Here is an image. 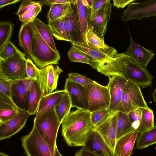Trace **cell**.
Wrapping results in <instances>:
<instances>
[{"mask_svg": "<svg viewBox=\"0 0 156 156\" xmlns=\"http://www.w3.org/2000/svg\"><path fill=\"white\" fill-rule=\"evenodd\" d=\"M132 124L133 127L136 130L138 128L142 116V112L140 108L132 111L128 114Z\"/></svg>", "mask_w": 156, "mask_h": 156, "instance_id": "43", "label": "cell"}, {"mask_svg": "<svg viewBox=\"0 0 156 156\" xmlns=\"http://www.w3.org/2000/svg\"><path fill=\"white\" fill-rule=\"evenodd\" d=\"M74 0H41L37 2L42 4L47 5L50 7L52 5L55 4H63L72 2Z\"/></svg>", "mask_w": 156, "mask_h": 156, "instance_id": "46", "label": "cell"}, {"mask_svg": "<svg viewBox=\"0 0 156 156\" xmlns=\"http://www.w3.org/2000/svg\"><path fill=\"white\" fill-rule=\"evenodd\" d=\"M22 53L9 40L0 50V58L5 59L16 54Z\"/></svg>", "mask_w": 156, "mask_h": 156, "instance_id": "36", "label": "cell"}, {"mask_svg": "<svg viewBox=\"0 0 156 156\" xmlns=\"http://www.w3.org/2000/svg\"><path fill=\"white\" fill-rule=\"evenodd\" d=\"M67 79L70 81L85 86L93 83L94 81L86 76L77 73H71L68 74Z\"/></svg>", "mask_w": 156, "mask_h": 156, "instance_id": "39", "label": "cell"}, {"mask_svg": "<svg viewBox=\"0 0 156 156\" xmlns=\"http://www.w3.org/2000/svg\"><path fill=\"white\" fill-rule=\"evenodd\" d=\"M71 43L72 46L94 58L100 65L109 61L117 53L116 50L112 47L110 46L106 49H98L89 43Z\"/></svg>", "mask_w": 156, "mask_h": 156, "instance_id": "14", "label": "cell"}, {"mask_svg": "<svg viewBox=\"0 0 156 156\" xmlns=\"http://www.w3.org/2000/svg\"><path fill=\"white\" fill-rule=\"evenodd\" d=\"M0 92L4 94L12 99L11 83L9 80L1 73H0Z\"/></svg>", "mask_w": 156, "mask_h": 156, "instance_id": "41", "label": "cell"}, {"mask_svg": "<svg viewBox=\"0 0 156 156\" xmlns=\"http://www.w3.org/2000/svg\"><path fill=\"white\" fill-rule=\"evenodd\" d=\"M20 1V0H0V9L7 5L16 3Z\"/></svg>", "mask_w": 156, "mask_h": 156, "instance_id": "51", "label": "cell"}, {"mask_svg": "<svg viewBox=\"0 0 156 156\" xmlns=\"http://www.w3.org/2000/svg\"><path fill=\"white\" fill-rule=\"evenodd\" d=\"M76 2L81 30L86 40V33L90 29L92 8L88 5L86 0H76Z\"/></svg>", "mask_w": 156, "mask_h": 156, "instance_id": "22", "label": "cell"}, {"mask_svg": "<svg viewBox=\"0 0 156 156\" xmlns=\"http://www.w3.org/2000/svg\"><path fill=\"white\" fill-rule=\"evenodd\" d=\"M0 109L20 110L10 98L1 92H0Z\"/></svg>", "mask_w": 156, "mask_h": 156, "instance_id": "40", "label": "cell"}, {"mask_svg": "<svg viewBox=\"0 0 156 156\" xmlns=\"http://www.w3.org/2000/svg\"></svg>", "mask_w": 156, "mask_h": 156, "instance_id": "54", "label": "cell"}, {"mask_svg": "<svg viewBox=\"0 0 156 156\" xmlns=\"http://www.w3.org/2000/svg\"><path fill=\"white\" fill-rule=\"evenodd\" d=\"M153 16H156V0L144 2H132L129 4L124 12L121 19L126 22Z\"/></svg>", "mask_w": 156, "mask_h": 156, "instance_id": "10", "label": "cell"}, {"mask_svg": "<svg viewBox=\"0 0 156 156\" xmlns=\"http://www.w3.org/2000/svg\"><path fill=\"white\" fill-rule=\"evenodd\" d=\"M136 130L128 116V114L117 111L116 119V139Z\"/></svg>", "mask_w": 156, "mask_h": 156, "instance_id": "26", "label": "cell"}, {"mask_svg": "<svg viewBox=\"0 0 156 156\" xmlns=\"http://www.w3.org/2000/svg\"><path fill=\"white\" fill-rule=\"evenodd\" d=\"M14 25L10 22L0 23V50L7 41L10 40Z\"/></svg>", "mask_w": 156, "mask_h": 156, "instance_id": "33", "label": "cell"}, {"mask_svg": "<svg viewBox=\"0 0 156 156\" xmlns=\"http://www.w3.org/2000/svg\"><path fill=\"white\" fill-rule=\"evenodd\" d=\"M62 4H55L52 5L47 14V18L48 21H52L58 9L62 5Z\"/></svg>", "mask_w": 156, "mask_h": 156, "instance_id": "47", "label": "cell"}, {"mask_svg": "<svg viewBox=\"0 0 156 156\" xmlns=\"http://www.w3.org/2000/svg\"><path fill=\"white\" fill-rule=\"evenodd\" d=\"M152 96L154 102L156 103V87L152 93Z\"/></svg>", "mask_w": 156, "mask_h": 156, "instance_id": "52", "label": "cell"}, {"mask_svg": "<svg viewBox=\"0 0 156 156\" xmlns=\"http://www.w3.org/2000/svg\"><path fill=\"white\" fill-rule=\"evenodd\" d=\"M35 26L43 39L55 51H58L57 50L53 37V34L50 27L38 18L34 20Z\"/></svg>", "mask_w": 156, "mask_h": 156, "instance_id": "30", "label": "cell"}, {"mask_svg": "<svg viewBox=\"0 0 156 156\" xmlns=\"http://www.w3.org/2000/svg\"><path fill=\"white\" fill-rule=\"evenodd\" d=\"M64 90L68 94L72 107L88 111V91L85 86L71 82L67 78Z\"/></svg>", "mask_w": 156, "mask_h": 156, "instance_id": "12", "label": "cell"}, {"mask_svg": "<svg viewBox=\"0 0 156 156\" xmlns=\"http://www.w3.org/2000/svg\"><path fill=\"white\" fill-rule=\"evenodd\" d=\"M91 112L77 109L70 112L62 121V134L69 146L84 147L91 131L94 128Z\"/></svg>", "mask_w": 156, "mask_h": 156, "instance_id": "2", "label": "cell"}, {"mask_svg": "<svg viewBox=\"0 0 156 156\" xmlns=\"http://www.w3.org/2000/svg\"><path fill=\"white\" fill-rule=\"evenodd\" d=\"M85 86L88 91L89 105L88 111L91 113L108 109L110 96L107 86H103L94 81L93 83Z\"/></svg>", "mask_w": 156, "mask_h": 156, "instance_id": "8", "label": "cell"}, {"mask_svg": "<svg viewBox=\"0 0 156 156\" xmlns=\"http://www.w3.org/2000/svg\"><path fill=\"white\" fill-rule=\"evenodd\" d=\"M138 132L135 130L120 137L116 141L114 154L115 156H130L132 154Z\"/></svg>", "mask_w": 156, "mask_h": 156, "instance_id": "21", "label": "cell"}, {"mask_svg": "<svg viewBox=\"0 0 156 156\" xmlns=\"http://www.w3.org/2000/svg\"><path fill=\"white\" fill-rule=\"evenodd\" d=\"M69 59L72 62H79L90 65L93 69H97L100 64L92 57L72 46L68 53Z\"/></svg>", "mask_w": 156, "mask_h": 156, "instance_id": "27", "label": "cell"}, {"mask_svg": "<svg viewBox=\"0 0 156 156\" xmlns=\"http://www.w3.org/2000/svg\"><path fill=\"white\" fill-rule=\"evenodd\" d=\"M31 23L33 36L31 46V59L40 69L50 65L59 64V51L53 50L40 35L34 23Z\"/></svg>", "mask_w": 156, "mask_h": 156, "instance_id": "4", "label": "cell"}, {"mask_svg": "<svg viewBox=\"0 0 156 156\" xmlns=\"http://www.w3.org/2000/svg\"><path fill=\"white\" fill-rule=\"evenodd\" d=\"M42 4L37 1L31 0H22L15 14L19 16L27 11L32 10L38 7H42Z\"/></svg>", "mask_w": 156, "mask_h": 156, "instance_id": "37", "label": "cell"}, {"mask_svg": "<svg viewBox=\"0 0 156 156\" xmlns=\"http://www.w3.org/2000/svg\"><path fill=\"white\" fill-rule=\"evenodd\" d=\"M33 32L31 23L22 25L18 35L19 44L27 57L31 58V46Z\"/></svg>", "mask_w": 156, "mask_h": 156, "instance_id": "24", "label": "cell"}, {"mask_svg": "<svg viewBox=\"0 0 156 156\" xmlns=\"http://www.w3.org/2000/svg\"><path fill=\"white\" fill-rule=\"evenodd\" d=\"M20 110L0 109V123H4L18 114Z\"/></svg>", "mask_w": 156, "mask_h": 156, "instance_id": "42", "label": "cell"}, {"mask_svg": "<svg viewBox=\"0 0 156 156\" xmlns=\"http://www.w3.org/2000/svg\"><path fill=\"white\" fill-rule=\"evenodd\" d=\"M21 140L27 156H63L59 151L53 155L50 147L40 136L34 125L30 133L23 136Z\"/></svg>", "mask_w": 156, "mask_h": 156, "instance_id": "7", "label": "cell"}, {"mask_svg": "<svg viewBox=\"0 0 156 156\" xmlns=\"http://www.w3.org/2000/svg\"><path fill=\"white\" fill-rule=\"evenodd\" d=\"M109 78L122 76L142 88L151 86L153 76L149 72L126 55L118 53L108 62L100 64L96 69Z\"/></svg>", "mask_w": 156, "mask_h": 156, "instance_id": "1", "label": "cell"}, {"mask_svg": "<svg viewBox=\"0 0 156 156\" xmlns=\"http://www.w3.org/2000/svg\"><path fill=\"white\" fill-rule=\"evenodd\" d=\"M149 107L141 91L140 87L127 80L124 87L118 111L127 114L139 108Z\"/></svg>", "mask_w": 156, "mask_h": 156, "instance_id": "6", "label": "cell"}, {"mask_svg": "<svg viewBox=\"0 0 156 156\" xmlns=\"http://www.w3.org/2000/svg\"><path fill=\"white\" fill-rule=\"evenodd\" d=\"M72 107L69 95L67 92L65 91L61 101L54 106L55 114L61 124L70 112Z\"/></svg>", "mask_w": 156, "mask_h": 156, "instance_id": "31", "label": "cell"}, {"mask_svg": "<svg viewBox=\"0 0 156 156\" xmlns=\"http://www.w3.org/2000/svg\"><path fill=\"white\" fill-rule=\"evenodd\" d=\"M134 0H113V5L117 9L123 8L127 5L134 1Z\"/></svg>", "mask_w": 156, "mask_h": 156, "instance_id": "49", "label": "cell"}, {"mask_svg": "<svg viewBox=\"0 0 156 156\" xmlns=\"http://www.w3.org/2000/svg\"><path fill=\"white\" fill-rule=\"evenodd\" d=\"M66 16L52 21H48V25L53 35L57 40L70 42V36L66 23Z\"/></svg>", "mask_w": 156, "mask_h": 156, "instance_id": "25", "label": "cell"}, {"mask_svg": "<svg viewBox=\"0 0 156 156\" xmlns=\"http://www.w3.org/2000/svg\"><path fill=\"white\" fill-rule=\"evenodd\" d=\"M41 7H38L32 10L26 11L19 16L20 20L24 24L34 21L37 16L41 11Z\"/></svg>", "mask_w": 156, "mask_h": 156, "instance_id": "38", "label": "cell"}, {"mask_svg": "<svg viewBox=\"0 0 156 156\" xmlns=\"http://www.w3.org/2000/svg\"><path fill=\"white\" fill-rule=\"evenodd\" d=\"M106 0H93L92 4V9L97 10L100 9L105 2Z\"/></svg>", "mask_w": 156, "mask_h": 156, "instance_id": "50", "label": "cell"}, {"mask_svg": "<svg viewBox=\"0 0 156 156\" xmlns=\"http://www.w3.org/2000/svg\"><path fill=\"white\" fill-rule=\"evenodd\" d=\"M25 53H16L5 59L0 58V73L9 80H18L28 78Z\"/></svg>", "mask_w": 156, "mask_h": 156, "instance_id": "5", "label": "cell"}, {"mask_svg": "<svg viewBox=\"0 0 156 156\" xmlns=\"http://www.w3.org/2000/svg\"><path fill=\"white\" fill-rule=\"evenodd\" d=\"M38 68L32 62L30 58L27 57L26 70L27 75L29 78L37 80L38 75Z\"/></svg>", "mask_w": 156, "mask_h": 156, "instance_id": "44", "label": "cell"}, {"mask_svg": "<svg viewBox=\"0 0 156 156\" xmlns=\"http://www.w3.org/2000/svg\"><path fill=\"white\" fill-rule=\"evenodd\" d=\"M140 108L142 116L138 127L136 129L140 134L150 129L154 126L153 111L149 108Z\"/></svg>", "mask_w": 156, "mask_h": 156, "instance_id": "32", "label": "cell"}, {"mask_svg": "<svg viewBox=\"0 0 156 156\" xmlns=\"http://www.w3.org/2000/svg\"><path fill=\"white\" fill-rule=\"evenodd\" d=\"M86 40L87 44H90L98 49H106L110 47L105 44L104 39L91 29L88 30L86 33Z\"/></svg>", "mask_w": 156, "mask_h": 156, "instance_id": "34", "label": "cell"}, {"mask_svg": "<svg viewBox=\"0 0 156 156\" xmlns=\"http://www.w3.org/2000/svg\"><path fill=\"white\" fill-rule=\"evenodd\" d=\"M112 8L110 1L106 0L100 9L91 10L90 29L103 39L110 18Z\"/></svg>", "mask_w": 156, "mask_h": 156, "instance_id": "11", "label": "cell"}, {"mask_svg": "<svg viewBox=\"0 0 156 156\" xmlns=\"http://www.w3.org/2000/svg\"><path fill=\"white\" fill-rule=\"evenodd\" d=\"M66 21L71 39L70 42L86 43L82 33L76 0L66 16Z\"/></svg>", "mask_w": 156, "mask_h": 156, "instance_id": "13", "label": "cell"}, {"mask_svg": "<svg viewBox=\"0 0 156 156\" xmlns=\"http://www.w3.org/2000/svg\"><path fill=\"white\" fill-rule=\"evenodd\" d=\"M37 81L44 96L51 93L57 88L60 74L62 70L58 66H48L37 69Z\"/></svg>", "mask_w": 156, "mask_h": 156, "instance_id": "9", "label": "cell"}, {"mask_svg": "<svg viewBox=\"0 0 156 156\" xmlns=\"http://www.w3.org/2000/svg\"><path fill=\"white\" fill-rule=\"evenodd\" d=\"M107 85L110 96V105L108 109L112 112L118 111L120 104L123 90L127 80L119 76H113L109 78Z\"/></svg>", "mask_w": 156, "mask_h": 156, "instance_id": "18", "label": "cell"}, {"mask_svg": "<svg viewBox=\"0 0 156 156\" xmlns=\"http://www.w3.org/2000/svg\"><path fill=\"white\" fill-rule=\"evenodd\" d=\"M65 92L64 90H57L42 97L40 101L35 118L38 117L58 103Z\"/></svg>", "mask_w": 156, "mask_h": 156, "instance_id": "23", "label": "cell"}, {"mask_svg": "<svg viewBox=\"0 0 156 156\" xmlns=\"http://www.w3.org/2000/svg\"><path fill=\"white\" fill-rule=\"evenodd\" d=\"M61 123L55 114L54 107L35 118L34 124L43 140L50 147L53 155L58 151L57 147V135Z\"/></svg>", "mask_w": 156, "mask_h": 156, "instance_id": "3", "label": "cell"}, {"mask_svg": "<svg viewBox=\"0 0 156 156\" xmlns=\"http://www.w3.org/2000/svg\"><path fill=\"white\" fill-rule=\"evenodd\" d=\"M0 156H10L2 152H0Z\"/></svg>", "mask_w": 156, "mask_h": 156, "instance_id": "53", "label": "cell"}, {"mask_svg": "<svg viewBox=\"0 0 156 156\" xmlns=\"http://www.w3.org/2000/svg\"><path fill=\"white\" fill-rule=\"evenodd\" d=\"M72 2L62 4L53 18L52 20L65 16L70 9L71 3Z\"/></svg>", "mask_w": 156, "mask_h": 156, "instance_id": "45", "label": "cell"}, {"mask_svg": "<svg viewBox=\"0 0 156 156\" xmlns=\"http://www.w3.org/2000/svg\"><path fill=\"white\" fill-rule=\"evenodd\" d=\"M156 143V125L140 134L136 139V147L142 149Z\"/></svg>", "mask_w": 156, "mask_h": 156, "instance_id": "29", "label": "cell"}, {"mask_svg": "<svg viewBox=\"0 0 156 156\" xmlns=\"http://www.w3.org/2000/svg\"><path fill=\"white\" fill-rule=\"evenodd\" d=\"M112 112L108 109H105L91 112V120L94 127L104 122Z\"/></svg>", "mask_w": 156, "mask_h": 156, "instance_id": "35", "label": "cell"}, {"mask_svg": "<svg viewBox=\"0 0 156 156\" xmlns=\"http://www.w3.org/2000/svg\"><path fill=\"white\" fill-rule=\"evenodd\" d=\"M30 115L21 111L11 119L4 123H0V140L9 138L19 132L25 126Z\"/></svg>", "mask_w": 156, "mask_h": 156, "instance_id": "16", "label": "cell"}, {"mask_svg": "<svg viewBox=\"0 0 156 156\" xmlns=\"http://www.w3.org/2000/svg\"><path fill=\"white\" fill-rule=\"evenodd\" d=\"M84 147L101 156H115L113 151L94 128L91 131Z\"/></svg>", "mask_w": 156, "mask_h": 156, "instance_id": "19", "label": "cell"}, {"mask_svg": "<svg viewBox=\"0 0 156 156\" xmlns=\"http://www.w3.org/2000/svg\"><path fill=\"white\" fill-rule=\"evenodd\" d=\"M117 111L112 112L102 123L94 127L113 151L116 141V119Z\"/></svg>", "mask_w": 156, "mask_h": 156, "instance_id": "17", "label": "cell"}, {"mask_svg": "<svg viewBox=\"0 0 156 156\" xmlns=\"http://www.w3.org/2000/svg\"><path fill=\"white\" fill-rule=\"evenodd\" d=\"M23 80H9L12 84V99L20 110L28 112L30 91L27 90Z\"/></svg>", "mask_w": 156, "mask_h": 156, "instance_id": "20", "label": "cell"}, {"mask_svg": "<svg viewBox=\"0 0 156 156\" xmlns=\"http://www.w3.org/2000/svg\"><path fill=\"white\" fill-rule=\"evenodd\" d=\"M75 156H101L94 153L84 147L77 151L75 154Z\"/></svg>", "mask_w": 156, "mask_h": 156, "instance_id": "48", "label": "cell"}, {"mask_svg": "<svg viewBox=\"0 0 156 156\" xmlns=\"http://www.w3.org/2000/svg\"><path fill=\"white\" fill-rule=\"evenodd\" d=\"M130 44L125 54L139 65L146 69L150 61L154 57V52L146 49L136 42L133 39L130 34Z\"/></svg>", "mask_w": 156, "mask_h": 156, "instance_id": "15", "label": "cell"}, {"mask_svg": "<svg viewBox=\"0 0 156 156\" xmlns=\"http://www.w3.org/2000/svg\"><path fill=\"white\" fill-rule=\"evenodd\" d=\"M44 96L39 84L35 80L30 91L28 112L30 115L36 114L41 99Z\"/></svg>", "mask_w": 156, "mask_h": 156, "instance_id": "28", "label": "cell"}]
</instances>
